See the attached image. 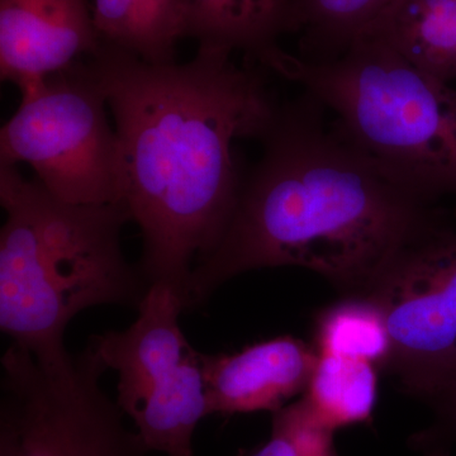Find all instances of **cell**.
<instances>
[{
    "label": "cell",
    "instance_id": "5b68a950",
    "mask_svg": "<svg viewBox=\"0 0 456 456\" xmlns=\"http://www.w3.org/2000/svg\"><path fill=\"white\" fill-rule=\"evenodd\" d=\"M107 108L89 57L47 77L0 130V164L28 165L42 187L65 202L122 203V147Z\"/></svg>",
    "mask_w": 456,
    "mask_h": 456
},
{
    "label": "cell",
    "instance_id": "277c9868",
    "mask_svg": "<svg viewBox=\"0 0 456 456\" xmlns=\"http://www.w3.org/2000/svg\"><path fill=\"white\" fill-rule=\"evenodd\" d=\"M263 69L298 84L336 116L362 152L437 202L456 198V88L411 64L377 36L334 61L311 64L281 47Z\"/></svg>",
    "mask_w": 456,
    "mask_h": 456
},
{
    "label": "cell",
    "instance_id": "9c48e42d",
    "mask_svg": "<svg viewBox=\"0 0 456 456\" xmlns=\"http://www.w3.org/2000/svg\"><path fill=\"white\" fill-rule=\"evenodd\" d=\"M128 329L94 335L88 342L108 370L118 375L116 401L130 419L173 380L196 350L180 326L185 305L174 288L150 285Z\"/></svg>",
    "mask_w": 456,
    "mask_h": 456
},
{
    "label": "cell",
    "instance_id": "7a4b0ae2",
    "mask_svg": "<svg viewBox=\"0 0 456 456\" xmlns=\"http://www.w3.org/2000/svg\"><path fill=\"white\" fill-rule=\"evenodd\" d=\"M303 92L281 103L235 211L198 260L185 310L255 269L298 266L359 296L402 248L448 217L338 130Z\"/></svg>",
    "mask_w": 456,
    "mask_h": 456
},
{
    "label": "cell",
    "instance_id": "4fadbf2b",
    "mask_svg": "<svg viewBox=\"0 0 456 456\" xmlns=\"http://www.w3.org/2000/svg\"><path fill=\"white\" fill-rule=\"evenodd\" d=\"M369 35L417 68L456 80V0H397Z\"/></svg>",
    "mask_w": 456,
    "mask_h": 456
},
{
    "label": "cell",
    "instance_id": "8fae6325",
    "mask_svg": "<svg viewBox=\"0 0 456 456\" xmlns=\"http://www.w3.org/2000/svg\"><path fill=\"white\" fill-rule=\"evenodd\" d=\"M292 33V0H188V37L257 66Z\"/></svg>",
    "mask_w": 456,
    "mask_h": 456
},
{
    "label": "cell",
    "instance_id": "7c38bea8",
    "mask_svg": "<svg viewBox=\"0 0 456 456\" xmlns=\"http://www.w3.org/2000/svg\"><path fill=\"white\" fill-rule=\"evenodd\" d=\"M99 40L154 65L176 62L188 37V0H94Z\"/></svg>",
    "mask_w": 456,
    "mask_h": 456
},
{
    "label": "cell",
    "instance_id": "ac0fdd59",
    "mask_svg": "<svg viewBox=\"0 0 456 456\" xmlns=\"http://www.w3.org/2000/svg\"><path fill=\"white\" fill-rule=\"evenodd\" d=\"M437 415V425L430 431L428 440L456 441V375L439 391L428 398Z\"/></svg>",
    "mask_w": 456,
    "mask_h": 456
},
{
    "label": "cell",
    "instance_id": "2e32d148",
    "mask_svg": "<svg viewBox=\"0 0 456 456\" xmlns=\"http://www.w3.org/2000/svg\"><path fill=\"white\" fill-rule=\"evenodd\" d=\"M318 354L364 360L388 368L392 342L380 308L365 296H351L318 316Z\"/></svg>",
    "mask_w": 456,
    "mask_h": 456
},
{
    "label": "cell",
    "instance_id": "e0dca14e",
    "mask_svg": "<svg viewBox=\"0 0 456 456\" xmlns=\"http://www.w3.org/2000/svg\"><path fill=\"white\" fill-rule=\"evenodd\" d=\"M334 434L302 397L274 412L266 443L239 456H338Z\"/></svg>",
    "mask_w": 456,
    "mask_h": 456
},
{
    "label": "cell",
    "instance_id": "5bb4252c",
    "mask_svg": "<svg viewBox=\"0 0 456 456\" xmlns=\"http://www.w3.org/2000/svg\"><path fill=\"white\" fill-rule=\"evenodd\" d=\"M397 0H292V33L299 35V59L334 61L369 35Z\"/></svg>",
    "mask_w": 456,
    "mask_h": 456
},
{
    "label": "cell",
    "instance_id": "52a82bcc",
    "mask_svg": "<svg viewBox=\"0 0 456 456\" xmlns=\"http://www.w3.org/2000/svg\"><path fill=\"white\" fill-rule=\"evenodd\" d=\"M392 342L388 369L430 397L456 375V222L441 221L402 248L364 293Z\"/></svg>",
    "mask_w": 456,
    "mask_h": 456
},
{
    "label": "cell",
    "instance_id": "30bf717a",
    "mask_svg": "<svg viewBox=\"0 0 456 456\" xmlns=\"http://www.w3.org/2000/svg\"><path fill=\"white\" fill-rule=\"evenodd\" d=\"M320 354L292 336L257 342L235 354H203L211 415L272 411L305 395Z\"/></svg>",
    "mask_w": 456,
    "mask_h": 456
},
{
    "label": "cell",
    "instance_id": "9a60e30c",
    "mask_svg": "<svg viewBox=\"0 0 456 456\" xmlns=\"http://www.w3.org/2000/svg\"><path fill=\"white\" fill-rule=\"evenodd\" d=\"M303 398L332 430L369 422L377 402V367L364 360L320 354Z\"/></svg>",
    "mask_w": 456,
    "mask_h": 456
},
{
    "label": "cell",
    "instance_id": "3957f363",
    "mask_svg": "<svg viewBox=\"0 0 456 456\" xmlns=\"http://www.w3.org/2000/svg\"><path fill=\"white\" fill-rule=\"evenodd\" d=\"M0 329L44 364L71 355L65 332L98 305L139 308L149 284L123 254L125 203L59 200L14 165L0 164Z\"/></svg>",
    "mask_w": 456,
    "mask_h": 456
},
{
    "label": "cell",
    "instance_id": "ba28073f",
    "mask_svg": "<svg viewBox=\"0 0 456 456\" xmlns=\"http://www.w3.org/2000/svg\"><path fill=\"white\" fill-rule=\"evenodd\" d=\"M101 46L86 0H0V77L20 97Z\"/></svg>",
    "mask_w": 456,
    "mask_h": 456
},
{
    "label": "cell",
    "instance_id": "8992f818",
    "mask_svg": "<svg viewBox=\"0 0 456 456\" xmlns=\"http://www.w3.org/2000/svg\"><path fill=\"white\" fill-rule=\"evenodd\" d=\"M107 370L89 344L57 364L12 344L2 358L0 456H152L102 388Z\"/></svg>",
    "mask_w": 456,
    "mask_h": 456
},
{
    "label": "cell",
    "instance_id": "6da1fadb",
    "mask_svg": "<svg viewBox=\"0 0 456 456\" xmlns=\"http://www.w3.org/2000/svg\"><path fill=\"white\" fill-rule=\"evenodd\" d=\"M232 56L200 46L184 64L154 65L102 44L89 57L121 142L139 268L149 287L174 288L183 302L235 211L245 174L233 142L263 139L281 106L264 69Z\"/></svg>",
    "mask_w": 456,
    "mask_h": 456
}]
</instances>
